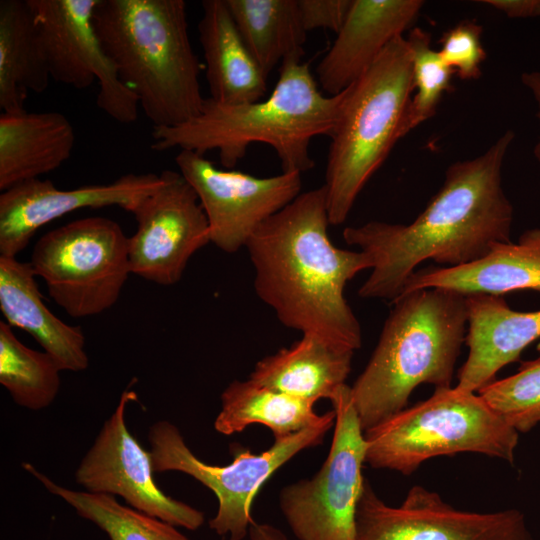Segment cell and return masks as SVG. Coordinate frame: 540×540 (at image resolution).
<instances>
[{"mask_svg": "<svg viewBox=\"0 0 540 540\" xmlns=\"http://www.w3.org/2000/svg\"><path fill=\"white\" fill-rule=\"evenodd\" d=\"M249 540H290L279 528L269 523L253 522L249 529Z\"/></svg>", "mask_w": 540, "mask_h": 540, "instance_id": "e575fe53", "label": "cell"}, {"mask_svg": "<svg viewBox=\"0 0 540 540\" xmlns=\"http://www.w3.org/2000/svg\"><path fill=\"white\" fill-rule=\"evenodd\" d=\"M334 425L313 427L276 439L260 453L237 450L226 465L200 460L186 444L180 430L166 420L154 423L148 432L154 472L177 471L187 474L210 489L218 508L209 527L229 540H244L251 524V507L261 486L281 466L299 452L318 446Z\"/></svg>", "mask_w": 540, "mask_h": 540, "instance_id": "9c48e42d", "label": "cell"}, {"mask_svg": "<svg viewBox=\"0 0 540 540\" xmlns=\"http://www.w3.org/2000/svg\"><path fill=\"white\" fill-rule=\"evenodd\" d=\"M421 0H352L336 39L317 67V79L329 95L356 82L386 46L417 18Z\"/></svg>", "mask_w": 540, "mask_h": 540, "instance_id": "e0dca14e", "label": "cell"}, {"mask_svg": "<svg viewBox=\"0 0 540 540\" xmlns=\"http://www.w3.org/2000/svg\"><path fill=\"white\" fill-rule=\"evenodd\" d=\"M162 182L133 210L129 237L132 274L161 286L178 283L190 258L211 242L199 198L178 171L164 170Z\"/></svg>", "mask_w": 540, "mask_h": 540, "instance_id": "9a60e30c", "label": "cell"}, {"mask_svg": "<svg viewBox=\"0 0 540 540\" xmlns=\"http://www.w3.org/2000/svg\"><path fill=\"white\" fill-rule=\"evenodd\" d=\"M30 264L69 316H95L118 301L132 274L129 237L112 219H77L44 234Z\"/></svg>", "mask_w": 540, "mask_h": 540, "instance_id": "ba28073f", "label": "cell"}, {"mask_svg": "<svg viewBox=\"0 0 540 540\" xmlns=\"http://www.w3.org/2000/svg\"><path fill=\"white\" fill-rule=\"evenodd\" d=\"M330 401L335 424L325 461L311 478L279 493L281 513L297 540H355L366 441L351 387L342 385Z\"/></svg>", "mask_w": 540, "mask_h": 540, "instance_id": "30bf717a", "label": "cell"}, {"mask_svg": "<svg viewBox=\"0 0 540 540\" xmlns=\"http://www.w3.org/2000/svg\"><path fill=\"white\" fill-rule=\"evenodd\" d=\"M354 351L302 334L290 347L259 360L249 380L292 396L331 400L351 371Z\"/></svg>", "mask_w": 540, "mask_h": 540, "instance_id": "603a6c76", "label": "cell"}, {"mask_svg": "<svg viewBox=\"0 0 540 540\" xmlns=\"http://www.w3.org/2000/svg\"><path fill=\"white\" fill-rule=\"evenodd\" d=\"M348 88L326 96L307 63L286 60L268 98L236 105L205 98L194 118L174 127H153L151 148L202 155L214 150L222 166L231 169L251 144L264 143L274 149L282 172L302 174L314 167L311 140L332 135Z\"/></svg>", "mask_w": 540, "mask_h": 540, "instance_id": "3957f363", "label": "cell"}, {"mask_svg": "<svg viewBox=\"0 0 540 540\" xmlns=\"http://www.w3.org/2000/svg\"><path fill=\"white\" fill-rule=\"evenodd\" d=\"M392 304L370 360L350 386L364 432L403 410L418 385L451 387L466 340V295L418 289Z\"/></svg>", "mask_w": 540, "mask_h": 540, "instance_id": "277c9868", "label": "cell"}, {"mask_svg": "<svg viewBox=\"0 0 540 540\" xmlns=\"http://www.w3.org/2000/svg\"><path fill=\"white\" fill-rule=\"evenodd\" d=\"M198 24L213 101L236 105L261 100L267 76L245 44L226 0H205Z\"/></svg>", "mask_w": 540, "mask_h": 540, "instance_id": "44dd1931", "label": "cell"}, {"mask_svg": "<svg viewBox=\"0 0 540 540\" xmlns=\"http://www.w3.org/2000/svg\"><path fill=\"white\" fill-rule=\"evenodd\" d=\"M324 185L300 193L264 221L246 244L257 296L285 326L353 351L360 323L344 296L346 284L371 269L361 251L330 241Z\"/></svg>", "mask_w": 540, "mask_h": 540, "instance_id": "7a4b0ae2", "label": "cell"}, {"mask_svg": "<svg viewBox=\"0 0 540 540\" xmlns=\"http://www.w3.org/2000/svg\"><path fill=\"white\" fill-rule=\"evenodd\" d=\"M427 288L463 295L502 296L526 289L540 292V228L524 231L516 243H499L472 263L416 270L403 292Z\"/></svg>", "mask_w": 540, "mask_h": 540, "instance_id": "d6986e66", "label": "cell"}, {"mask_svg": "<svg viewBox=\"0 0 540 540\" xmlns=\"http://www.w3.org/2000/svg\"><path fill=\"white\" fill-rule=\"evenodd\" d=\"M61 371L54 357L25 346L9 324L0 322V384L17 405L30 410L48 407L59 392Z\"/></svg>", "mask_w": 540, "mask_h": 540, "instance_id": "83f0119b", "label": "cell"}, {"mask_svg": "<svg viewBox=\"0 0 540 540\" xmlns=\"http://www.w3.org/2000/svg\"><path fill=\"white\" fill-rule=\"evenodd\" d=\"M94 24L153 127H174L200 113L201 64L191 45L185 1L99 0Z\"/></svg>", "mask_w": 540, "mask_h": 540, "instance_id": "5b68a950", "label": "cell"}, {"mask_svg": "<svg viewBox=\"0 0 540 540\" xmlns=\"http://www.w3.org/2000/svg\"><path fill=\"white\" fill-rule=\"evenodd\" d=\"M50 77L85 89L98 83L96 104L122 124L138 118L136 95L121 81L94 24L99 0H28Z\"/></svg>", "mask_w": 540, "mask_h": 540, "instance_id": "8fae6325", "label": "cell"}, {"mask_svg": "<svg viewBox=\"0 0 540 540\" xmlns=\"http://www.w3.org/2000/svg\"><path fill=\"white\" fill-rule=\"evenodd\" d=\"M161 182L154 173H128L69 190L40 178L12 186L0 195V256L16 257L42 226L79 209L119 206L132 213Z\"/></svg>", "mask_w": 540, "mask_h": 540, "instance_id": "2e32d148", "label": "cell"}, {"mask_svg": "<svg viewBox=\"0 0 540 540\" xmlns=\"http://www.w3.org/2000/svg\"><path fill=\"white\" fill-rule=\"evenodd\" d=\"M221 409L214 421L223 435L240 433L248 426L268 427L274 440L302 430L335 424V411H314L315 400L274 391L251 380H234L221 393Z\"/></svg>", "mask_w": 540, "mask_h": 540, "instance_id": "cb8c5ba5", "label": "cell"}, {"mask_svg": "<svg viewBox=\"0 0 540 540\" xmlns=\"http://www.w3.org/2000/svg\"><path fill=\"white\" fill-rule=\"evenodd\" d=\"M30 262L0 256V310L6 323L30 334L62 370L87 369L85 336L54 315L42 300Z\"/></svg>", "mask_w": 540, "mask_h": 540, "instance_id": "ffe728a7", "label": "cell"}, {"mask_svg": "<svg viewBox=\"0 0 540 540\" xmlns=\"http://www.w3.org/2000/svg\"><path fill=\"white\" fill-rule=\"evenodd\" d=\"M135 400L133 390L123 391L115 411L80 461L75 481L85 491L120 496L138 511L176 527L197 530L204 523L203 512L160 490L153 479L150 451L127 428L126 406Z\"/></svg>", "mask_w": 540, "mask_h": 540, "instance_id": "5bb4252c", "label": "cell"}, {"mask_svg": "<svg viewBox=\"0 0 540 540\" xmlns=\"http://www.w3.org/2000/svg\"><path fill=\"white\" fill-rule=\"evenodd\" d=\"M365 463L409 475L426 460L474 452L514 462L519 433L478 393L435 388L364 432Z\"/></svg>", "mask_w": 540, "mask_h": 540, "instance_id": "52a82bcc", "label": "cell"}, {"mask_svg": "<svg viewBox=\"0 0 540 540\" xmlns=\"http://www.w3.org/2000/svg\"><path fill=\"white\" fill-rule=\"evenodd\" d=\"M175 161L199 198L211 242L229 254L245 247L264 221L301 193L300 173L256 177L220 169L204 155L188 150H180Z\"/></svg>", "mask_w": 540, "mask_h": 540, "instance_id": "4fadbf2b", "label": "cell"}, {"mask_svg": "<svg viewBox=\"0 0 540 540\" xmlns=\"http://www.w3.org/2000/svg\"><path fill=\"white\" fill-rule=\"evenodd\" d=\"M521 81L533 95L537 103V118L540 123V71L525 72L521 75ZM533 155L540 162V136L533 148Z\"/></svg>", "mask_w": 540, "mask_h": 540, "instance_id": "836d02e7", "label": "cell"}, {"mask_svg": "<svg viewBox=\"0 0 540 540\" xmlns=\"http://www.w3.org/2000/svg\"><path fill=\"white\" fill-rule=\"evenodd\" d=\"M352 0H298L301 21L306 32L329 29L337 33L348 14Z\"/></svg>", "mask_w": 540, "mask_h": 540, "instance_id": "1f68e13d", "label": "cell"}, {"mask_svg": "<svg viewBox=\"0 0 540 540\" xmlns=\"http://www.w3.org/2000/svg\"><path fill=\"white\" fill-rule=\"evenodd\" d=\"M50 73L28 0L0 1V108L25 111L29 91L48 87Z\"/></svg>", "mask_w": 540, "mask_h": 540, "instance_id": "d4e9b609", "label": "cell"}, {"mask_svg": "<svg viewBox=\"0 0 540 540\" xmlns=\"http://www.w3.org/2000/svg\"><path fill=\"white\" fill-rule=\"evenodd\" d=\"M482 27L474 21L464 20L448 29L441 37L442 60L462 80L478 79L481 65L486 59L482 45Z\"/></svg>", "mask_w": 540, "mask_h": 540, "instance_id": "4dcf8cb0", "label": "cell"}, {"mask_svg": "<svg viewBox=\"0 0 540 540\" xmlns=\"http://www.w3.org/2000/svg\"><path fill=\"white\" fill-rule=\"evenodd\" d=\"M413 91L412 55L402 35L348 88L330 136L325 171L330 224L347 219L363 187L404 137Z\"/></svg>", "mask_w": 540, "mask_h": 540, "instance_id": "8992f818", "label": "cell"}, {"mask_svg": "<svg viewBox=\"0 0 540 540\" xmlns=\"http://www.w3.org/2000/svg\"><path fill=\"white\" fill-rule=\"evenodd\" d=\"M412 55L414 95L404 119V136L433 117L443 97L451 88L454 71L431 47V36L415 27L406 37Z\"/></svg>", "mask_w": 540, "mask_h": 540, "instance_id": "f1b7e54d", "label": "cell"}, {"mask_svg": "<svg viewBox=\"0 0 540 540\" xmlns=\"http://www.w3.org/2000/svg\"><path fill=\"white\" fill-rule=\"evenodd\" d=\"M74 144V128L60 112L2 113L0 190L59 168L70 158Z\"/></svg>", "mask_w": 540, "mask_h": 540, "instance_id": "7402d4cb", "label": "cell"}, {"mask_svg": "<svg viewBox=\"0 0 540 540\" xmlns=\"http://www.w3.org/2000/svg\"><path fill=\"white\" fill-rule=\"evenodd\" d=\"M501 11L509 18H531L540 16V0H482Z\"/></svg>", "mask_w": 540, "mask_h": 540, "instance_id": "d6a6232c", "label": "cell"}, {"mask_svg": "<svg viewBox=\"0 0 540 540\" xmlns=\"http://www.w3.org/2000/svg\"><path fill=\"white\" fill-rule=\"evenodd\" d=\"M518 433L540 424V357L477 392Z\"/></svg>", "mask_w": 540, "mask_h": 540, "instance_id": "f546056e", "label": "cell"}, {"mask_svg": "<svg viewBox=\"0 0 540 540\" xmlns=\"http://www.w3.org/2000/svg\"><path fill=\"white\" fill-rule=\"evenodd\" d=\"M537 349L540 352V343L538 344Z\"/></svg>", "mask_w": 540, "mask_h": 540, "instance_id": "d590c367", "label": "cell"}, {"mask_svg": "<svg viewBox=\"0 0 540 540\" xmlns=\"http://www.w3.org/2000/svg\"><path fill=\"white\" fill-rule=\"evenodd\" d=\"M468 356L456 388L477 393L540 338V310L511 309L502 296L466 295Z\"/></svg>", "mask_w": 540, "mask_h": 540, "instance_id": "ac0fdd59", "label": "cell"}, {"mask_svg": "<svg viewBox=\"0 0 540 540\" xmlns=\"http://www.w3.org/2000/svg\"><path fill=\"white\" fill-rule=\"evenodd\" d=\"M236 26L268 77L278 64L304 55L306 30L298 0H226Z\"/></svg>", "mask_w": 540, "mask_h": 540, "instance_id": "484cf974", "label": "cell"}, {"mask_svg": "<svg viewBox=\"0 0 540 540\" xmlns=\"http://www.w3.org/2000/svg\"><path fill=\"white\" fill-rule=\"evenodd\" d=\"M355 540H535L516 509L458 510L415 485L399 507L387 505L365 478L356 512Z\"/></svg>", "mask_w": 540, "mask_h": 540, "instance_id": "7c38bea8", "label": "cell"}, {"mask_svg": "<svg viewBox=\"0 0 540 540\" xmlns=\"http://www.w3.org/2000/svg\"><path fill=\"white\" fill-rule=\"evenodd\" d=\"M22 467L79 516L103 530L109 540H190L176 526L123 505L115 496L68 489L52 481L31 463L25 462Z\"/></svg>", "mask_w": 540, "mask_h": 540, "instance_id": "4316f807", "label": "cell"}, {"mask_svg": "<svg viewBox=\"0 0 540 540\" xmlns=\"http://www.w3.org/2000/svg\"><path fill=\"white\" fill-rule=\"evenodd\" d=\"M514 137L508 130L480 156L452 163L440 190L411 223L370 221L343 230L344 241L371 263L360 297L392 302L422 262L461 266L511 241L513 206L501 170Z\"/></svg>", "mask_w": 540, "mask_h": 540, "instance_id": "6da1fadb", "label": "cell"}]
</instances>
